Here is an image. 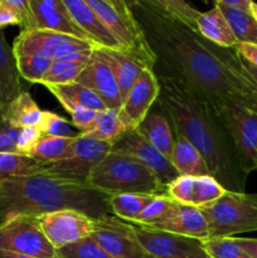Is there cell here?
<instances>
[{
	"mask_svg": "<svg viewBox=\"0 0 257 258\" xmlns=\"http://www.w3.org/2000/svg\"><path fill=\"white\" fill-rule=\"evenodd\" d=\"M2 106H4V105H2V103H0V107H2Z\"/></svg>",
	"mask_w": 257,
	"mask_h": 258,
	"instance_id": "cell-52",
	"label": "cell"
},
{
	"mask_svg": "<svg viewBox=\"0 0 257 258\" xmlns=\"http://www.w3.org/2000/svg\"><path fill=\"white\" fill-rule=\"evenodd\" d=\"M175 201L169 198L168 196H156L153 201L145 207L143 213L138 217L133 224L141 227H150L165 218L166 214L171 211Z\"/></svg>",
	"mask_w": 257,
	"mask_h": 258,
	"instance_id": "cell-36",
	"label": "cell"
},
{
	"mask_svg": "<svg viewBox=\"0 0 257 258\" xmlns=\"http://www.w3.org/2000/svg\"><path fill=\"white\" fill-rule=\"evenodd\" d=\"M197 28L202 37L218 47L234 48L238 44V40L224 18L223 13L216 5L211 10L199 15Z\"/></svg>",
	"mask_w": 257,
	"mask_h": 258,
	"instance_id": "cell-22",
	"label": "cell"
},
{
	"mask_svg": "<svg viewBox=\"0 0 257 258\" xmlns=\"http://www.w3.org/2000/svg\"><path fill=\"white\" fill-rule=\"evenodd\" d=\"M8 25H20V20L8 3L5 0H0V30Z\"/></svg>",
	"mask_w": 257,
	"mask_h": 258,
	"instance_id": "cell-44",
	"label": "cell"
},
{
	"mask_svg": "<svg viewBox=\"0 0 257 258\" xmlns=\"http://www.w3.org/2000/svg\"><path fill=\"white\" fill-rule=\"evenodd\" d=\"M10 118L19 127H38L42 122L43 110H40L30 93L22 92L17 98L7 105Z\"/></svg>",
	"mask_w": 257,
	"mask_h": 258,
	"instance_id": "cell-30",
	"label": "cell"
},
{
	"mask_svg": "<svg viewBox=\"0 0 257 258\" xmlns=\"http://www.w3.org/2000/svg\"><path fill=\"white\" fill-rule=\"evenodd\" d=\"M91 237L112 258H146L133 223L113 214L92 219Z\"/></svg>",
	"mask_w": 257,
	"mask_h": 258,
	"instance_id": "cell-10",
	"label": "cell"
},
{
	"mask_svg": "<svg viewBox=\"0 0 257 258\" xmlns=\"http://www.w3.org/2000/svg\"><path fill=\"white\" fill-rule=\"evenodd\" d=\"M111 149L112 143L92 140L78 134L71 155L57 163L43 165L42 173L52 178L87 185L91 171L111 153Z\"/></svg>",
	"mask_w": 257,
	"mask_h": 258,
	"instance_id": "cell-7",
	"label": "cell"
},
{
	"mask_svg": "<svg viewBox=\"0 0 257 258\" xmlns=\"http://www.w3.org/2000/svg\"><path fill=\"white\" fill-rule=\"evenodd\" d=\"M135 233L139 243L146 254L150 256L156 258H209L201 239L141 226H135Z\"/></svg>",
	"mask_w": 257,
	"mask_h": 258,
	"instance_id": "cell-12",
	"label": "cell"
},
{
	"mask_svg": "<svg viewBox=\"0 0 257 258\" xmlns=\"http://www.w3.org/2000/svg\"><path fill=\"white\" fill-rule=\"evenodd\" d=\"M170 161L179 175L193 176V178L211 175L206 160L201 153L181 136H175Z\"/></svg>",
	"mask_w": 257,
	"mask_h": 258,
	"instance_id": "cell-25",
	"label": "cell"
},
{
	"mask_svg": "<svg viewBox=\"0 0 257 258\" xmlns=\"http://www.w3.org/2000/svg\"><path fill=\"white\" fill-rule=\"evenodd\" d=\"M194 178L193 176L179 175L175 180L166 186V196L173 201L185 206L193 204Z\"/></svg>",
	"mask_w": 257,
	"mask_h": 258,
	"instance_id": "cell-40",
	"label": "cell"
},
{
	"mask_svg": "<svg viewBox=\"0 0 257 258\" xmlns=\"http://www.w3.org/2000/svg\"><path fill=\"white\" fill-rule=\"evenodd\" d=\"M234 242L251 258H257V238H234Z\"/></svg>",
	"mask_w": 257,
	"mask_h": 258,
	"instance_id": "cell-46",
	"label": "cell"
},
{
	"mask_svg": "<svg viewBox=\"0 0 257 258\" xmlns=\"http://www.w3.org/2000/svg\"><path fill=\"white\" fill-rule=\"evenodd\" d=\"M22 92L17 58L13 47L5 39L4 32L0 30V103L9 105Z\"/></svg>",
	"mask_w": 257,
	"mask_h": 258,
	"instance_id": "cell-21",
	"label": "cell"
},
{
	"mask_svg": "<svg viewBox=\"0 0 257 258\" xmlns=\"http://www.w3.org/2000/svg\"><path fill=\"white\" fill-rule=\"evenodd\" d=\"M0 251L38 258H55L57 249L43 233L38 218L17 216L0 224Z\"/></svg>",
	"mask_w": 257,
	"mask_h": 258,
	"instance_id": "cell-9",
	"label": "cell"
},
{
	"mask_svg": "<svg viewBox=\"0 0 257 258\" xmlns=\"http://www.w3.org/2000/svg\"><path fill=\"white\" fill-rule=\"evenodd\" d=\"M45 87L59 101L65 110L73 107V106H82V107L90 108L96 112H101L106 108L105 103L95 92H92L90 88L78 82L67 83V85L45 86Z\"/></svg>",
	"mask_w": 257,
	"mask_h": 258,
	"instance_id": "cell-24",
	"label": "cell"
},
{
	"mask_svg": "<svg viewBox=\"0 0 257 258\" xmlns=\"http://www.w3.org/2000/svg\"><path fill=\"white\" fill-rule=\"evenodd\" d=\"M146 228L169 232V233L190 237L201 241L209 238L208 226L199 208L180 204L178 202L174 203L173 208L166 214L165 218Z\"/></svg>",
	"mask_w": 257,
	"mask_h": 258,
	"instance_id": "cell-18",
	"label": "cell"
},
{
	"mask_svg": "<svg viewBox=\"0 0 257 258\" xmlns=\"http://www.w3.org/2000/svg\"><path fill=\"white\" fill-rule=\"evenodd\" d=\"M111 196L43 173L0 180V224L17 216L38 217L75 209L91 218L111 213Z\"/></svg>",
	"mask_w": 257,
	"mask_h": 258,
	"instance_id": "cell-3",
	"label": "cell"
},
{
	"mask_svg": "<svg viewBox=\"0 0 257 258\" xmlns=\"http://www.w3.org/2000/svg\"><path fill=\"white\" fill-rule=\"evenodd\" d=\"M120 44L121 50L143 68L153 70L156 57L146 40L140 23L125 0H86Z\"/></svg>",
	"mask_w": 257,
	"mask_h": 258,
	"instance_id": "cell-5",
	"label": "cell"
},
{
	"mask_svg": "<svg viewBox=\"0 0 257 258\" xmlns=\"http://www.w3.org/2000/svg\"><path fill=\"white\" fill-rule=\"evenodd\" d=\"M125 133H128V131L121 121L118 110L105 108L97 113L92 128L87 133L80 134V135L83 138L92 139V140L113 143L116 139L120 138Z\"/></svg>",
	"mask_w": 257,
	"mask_h": 258,
	"instance_id": "cell-27",
	"label": "cell"
},
{
	"mask_svg": "<svg viewBox=\"0 0 257 258\" xmlns=\"http://www.w3.org/2000/svg\"><path fill=\"white\" fill-rule=\"evenodd\" d=\"M15 58L20 78H24L30 83L42 85L53 64L52 58L43 55H20Z\"/></svg>",
	"mask_w": 257,
	"mask_h": 258,
	"instance_id": "cell-33",
	"label": "cell"
},
{
	"mask_svg": "<svg viewBox=\"0 0 257 258\" xmlns=\"http://www.w3.org/2000/svg\"><path fill=\"white\" fill-rule=\"evenodd\" d=\"M43 134L38 127H23L17 140V153L22 155H29Z\"/></svg>",
	"mask_w": 257,
	"mask_h": 258,
	"instance_id": "cell-42",
	"label": "cell"
},
{
	"mask_svg": "<svg viewBox=\"0 0 257 258\" xmlns=\"http://www.w3.org/2000/svg\"><path fill=\"white\" fill-rule=\"evenodd\" d=\"M43 165L29 155L0 153V180L42 173Z\"/></svg>",
	"mask_w": 257,
	"mask_h": 258,
	"instance_id": "cell-32",
	"label": "cell"
},
{
	"mask_svg": "<svg viewBox=\"0 0 257 258\" xmlns=\"http://www.w3.org/2000/svg\"><path fill=\"white\" fill-rule=\"evenodd\" d=\"M239 60H241L242 68H243L247 78H248V80L252 82V85L257 88V67L254 64H252L251 62H248L247 59H244L242 55H239Z\"/></svg>",
	"mask_w": 257,
	"mask_h": 258,
	"instance_id": "cell-47",
	"label": "cell"
},
{
	"mask_svg": "<svg viewBox=\"0 0 257 258\" xmlns=\"http://www.w3.org/2000/svg\"><path fill=\"white\" fill-rule=\"evenodd\" d=\"M92 219L75 209H60L38 217L43 233L55 249L90 237Z\"/></svg>",
	"mask_w": 257,
	"mask_h": 258,
	"instance_id": "cell-14",
	"label": "cell"
},
{
	"mask_svg": "<svg viewBox=\"0 0 257 258\" xmlns=\"http://www.w3.org/2000/svg\"><path fill=\"white\" fill-rule=\"evenodd\" d=\"M233 49L239 55H242L244 59H247L257 67V45L248 44V43H238Z\"/></svg>",
	"mask_w": 257,
	"mask_h": 258,
	"instance_id": "cell-45",
	"label": "cell"
},
{
	"mask_svg": "<svg viewBox=\"0 0 257 258\" xmlns=\"http://www.w3.org/2000/svg\"><path fill=\"white\" fill-rule=\"evenodd\" d=\"M203 247L209 258H251L234 242L233 237L207 238Z\"/></svg>",
	"mask_w": 257,
	"mask_h": 258,
	"instance_id": "cell-37",
	"label": "cell"
},
{
	"mask_svg": "<svg viewBox=\"0 0 257 258\" xmlns=\"http://www.w3.org/2000/svg\"><path fill=\"white\" fill-rule=\"evenodd\" d=\"M156 57L154 73L181 81L217 110L234 102L257 112V88L233 48L213 44L185 25L161 17L145 0L128 2Z\"/></svg>",
	"mask_w": 257,
	"mask_h": 258,
	"instance_id": "cell-1",
	"label": "cell"
},
{
	"mask_svg": "<svg viewBox=\"0 0 257 258\" xmlns=\"http://www.w3.org/2000/svg\"><path fill=\"white\" fill-rule=\"evenodd\" d=\"M219 113L233 141L239 166L247 176L257 170V112L238 103L227 102Z\"/></svg>",
	"mask_w": 257,
	"mask_h": 258,
	"instance_id": "cell-8",
	"label": "cell"
},
{
	"mask_svg": "<svg viewBox=\"0 0 257 258\" xmlns=\"http://www.w3.org/2000/svg\"><path fill=\"white\" fill-rule=\"evenodd\" d=\"M58 258H112L92 237H86L75 243L57 249Z\"/></svg>",
	"mask_w": 257,
	"mask_h": 258,
	"instance_id": "cell-35",
	"label": "cell"
},
{
	"mask_svg": "<svg viewBox=\"0 0 257 258\" xmlns=\"http://www.w3.org/2000/svg\"><path fill=\"white\" fill-rule=\"evenodd\" d=\"M87 185L108 196H166V188L148 166L131 156L112 151L91 171Z\"/></svg>",
	"mask_w": 257,
	"mask_h": 258,
	"instance_id": "cell-4",
	"label": "cell"
},
{
	"mask_svg": "<svg viewBox=\"0 0 257 258\" xmlns=\"http://www.w3.org/2000/svg\"><path fill=\"white\" fill-rule=\"evenodd\" d=\"M92 49L97 48L86 40L48 30H22L13 44L15 57L43 55L53 60L73 52Z\"/></svg>",
	"mask_w": 257,
	"mask_h": 258,
	"instance_id": "cell-11",
	"label": "cell"
},
{
	"mask_svg": "<svg viewBox=\"0 0 257 258\" xmlns=\"http://www.w3.org/2000/svg\"><path fill=\"white\" fill-rule=\"evenodd\" d=\"M39 130L44 136H55V138H75L76 136L73 135L68 121L50 111H43Z\"/></svg>",
	"mask_w": 257,
	"mask_h": 258,
	"instance_id": "cell-39",
	"label": "cell"
},
{
	"mask_svg": "<svg viewBox=\"0 0 257 258\" xmlns=\"http://www.w3.org/2000/svg\"><path fill=\"white\" fill-rule=\"evenodd\" d=\"M70 14L77 23L78 27L85 32L90 42L96 48L102 49H120L117 40L103 24L98 15L87 5L86 0H63Z\"/></svg>",
	"mask_w": 257,
	"mask_h": 258,
	"instance_id": "cell-19",
	"label": "cell"
},
{
	"mask_svg": "<svg viewBox=\"0 0 257 258\" xmlns=\"http://www.w3.org/2000/svg\"><path fill=\"white\" fill-rule=\"evenodd\" d=\"M199 211L206 218L209 238L257 232V194L226 191Z\"/></svg>",
	"mask_w": 257,
	"mask_h": 258,
	"instance_id": "cell-6",
	"label": "cell"
},
{
	"mask_svg": "<svg viewBox=\"0 0 257 258\" xmlns=\"http://www.w3.org/2000/svg\"><path fill=\"white\" fill-rule=\"evenodd\" d=\"M76 136L75 138H55V136L43 135L37 145L30 151L29 156L35 159L42 165L63 160L72 153Z\"/></svg>",
	"mask_w": 257,
	"mask_h": 258,
	"instance_id": "cell-28",
	"label": "cell"
},
{
	"mask_svg": "<svg viewBox=\"0 0 257 258\" xmlns=\"http://www.w3.org/2000/svg\"><path fill=\"white\" fill-rule=\"evenodd\" d=\"M66 111L71 115L72 123L80 130V134H85L92 128L98 113L96 111L90 110V108L82 107V106H73Z\"/></svg>",
	"mask_w": 257,
	"mask_h": 258,
	"instance_id": "cell-41",
	"label": "cell"
},
{
	"mask_svg": "<svg viewBox=\"0 0 257 258\" xmlns=\"http://www.w3.org/2000/svg\"><path fill=\"white\" fill-rule=\"evenodd\" d=\"M155 196L146 194H116L111 196V213L122 221L134 223Z\"/></svg>",
	"mask_w": 257,
	"mask_h": 258,
	"instance_id": "cell-31",
	"label": "cell"
},
{
	"mask_svg": "<svg viewBox=\"0 0 257 258\" xmlns=\"http://www.w3.org/2000/svg\"><path fill=\"white\" fill-rule=\"evenodd\" d=\"M76 82L86 86L95 92L105 103L106 108L120 110L122 106L123 100L117 81L97 49L93 50L92 55Z\"/></svg>",
	"mask_w": 257,
	"mask_h": 258,
	"instance_id": "cell-17",
	"label": "cell"
},
{
	"mask_svg": "<svg viewBox=\"0 0 257 258\" xmlns=\"http://www.w3.org/2000/svg\"><path fill=\"white\" fill-rule=\"evenodd\" d=\"M159 93H160V85L154 71L148 68L143 70L118 110L121 121L127 131L138 128L154 103H156Z\"/></svg>",
	"mask_w": 257,
	"mask_h": 258,
	"instance_id": "cell-15",
	"label": "cell"
},
{
	"mask_svg": "<svg viewBox=\"0 0 257 258\" xmlns=\"http://www.w3.org/2000/svg\"><path fill=\"white\" fill-rule=\"evenodd\" d=\"M136 131L143 135L154 148L158 149L165 158L170 160L174 143H175V136L171 130L168 117L160 108V106L158 105L156 108L151 107L145 118L138 126Z\"/></svg>",
	"mask_w": 257,
	"mask_h": 258,
	"instance_id": "cell-20",
	"label": "cell"
},
{
	"mask_svg": "<svg viewBox=\"0 0 257 258\" xmlns=\"http://www.w3.org/2000/svg\"><path fill=\"white\" fill-rule=\"evenodd\" d=\"M111 151L131 156L148 166L165 188L179 176L171 161L136 130L128 131L116 139L112 143Z\"/></svg>",
	"mask_w": 257,
	"mask_h": 258,
	"instance_id": "cell-13",
	"label": "cell"
},
{
	"mask_svg": "<svg viewBox=\"0 0 257 258\" xmlns=\"http://www.w3.org/2000/svg\"><path fill=\"white\" fill-rule=\"evenodd\" d=\"M251 15L254 18V20L257 22V3L252 2L251 4Z\"/></svg>",
	"mask_w": 257,
	"mask_h": 258,
	"instance_id": "cell-50",
	"label": "cell"
},
{
	"mask_svg": "<svg viewBox=\"0 0 257 258\" xmlns=\"http://www.w3.org/2000/svg\"><path fill=\"white\" fill-rule=\"evenodd\" d=\"M10 8L15 12L20 20L22 30H29L32 23V12H30L29 0H5Z\"/></svg>",
	"mask_w": 257,
	"mask_h": 258,
	"instance_id": "cell-43",
	"label": "cell"
},
{
	"mask_svg": "<svg viewBox=\"0 0 257 258\" xmlns=\"http://www.w3.org/2000/svg\"><path fill=\"white\" fill-rule=\"evenodd\" d=\"M145 2L151 9L170 22L198 30L197 20L202 13L189 3L184 0H145Z\"/></svg>",
	"mask_w": 257,
	"mask_h": 258,
	"instance_id": "cell-26",
	"label": "cell"
},
{
	"mask_svg": "<svg viewBox=\"0 0 257 258\" xmlns=\"http://www.w3.org/2000/svg\"><path fill=\"white\" fill-rule=\"evenodd\" d=\"M97 52L100 53L102 59L107 63L108 67L112 71L113 76H115L116 81L118 83V87H120L122 100H125L128 91L131 90L134 83L136 82L140 73L146 68L141 67L138 62H135L133 58L128 57L126 53H123L120 49L97 48Z\"/></svg>",
	"mask_w": 257,
	"mask_h": 258,
	"instance_id": "cell-23",
	"label": "cell"
},
{
	"mask_svg": "<svg viewBox=\"0 0 257 258\" xmlns=\"http://www.w3.org/2000/svg\"><path fill=\"white\" fill-rule=\"evenodd\" d=\"M226 191V189L212 175L196 176L194 178V194L191 206L197 207V208L208 206V204L218 201Z\"/></svg>",
	"mask_w": 257,
	"mask_h": 258,
	"instance_id": "cell-34",
	"label": "cell"
},
{
	"mask_svg": "<svg viewBox=\"0 0 257 258\" xmlns=\"http://www.w3.org/2000/svg\"><path fill=\"white\" fill-rule=\"evenodd\" d=\"M226 7L231 9L239 10L243 13H251V0H221Z\"/></svg>",
	"mask_w": 257,
	"mask_h": 258,
	"instance_id": "cell-48",
	"label": "cell"
},
{
	"mask_svg": "<svg viewBox=\"0 0 257 258\" xmlns=\"http://www.w3.org/2000/svg\"><path fill=\"white\" fill-rule=\"evenodd\" d=\"M214 5L218 7L223 13L224 18L233 30L238 43H248V44L257 45V22L252 17L251 13L231 9V8L226 7L221 0H217Z\"/></svg>",
	"mask_w": 257,
	"mask_h": 258,
	"instance_id": "cell-29",
	"label": "cell"
},
{
	"mask_svg": "<svg viewBox=\"0 0 257 258\" xmlns=\"http://www.w3.org/2000/svg\"><path fill=\"white\" fill-rule=\"evenodd\" d=\"M29 5L32 12L29 30L60 33L91 43L85 32L70 14L63 0H29Z\"/></svg>",
	"mask_w": 257,
	"mask_h": 258,
	"instance_id": "cell-16",
	"label": "cell"
},
{
	"mask_svg": "<svg viewBox=\"0 0 257 258\" xmlns=\"http://www.w3.org/2000/svg\"><path fill=\"white\" fill-rule=\"evenodd\" d=\"M0 258H38V257L24 256V254H18V253H13V252L0 251ZM55 258H58V257H55Z\"/></svg>",
	"mask_w": 257,
	"mask_h": 258,
	"instance_id": "cell-49",
	"label": "cell"
},
{
	"mask_svg": "<svg viewBox=\"0 0 257 258\" xmlns=\"http://www.w3.org/2000/svg\"><path fill=\"white\" fill-rule=\"evenodd\" d=\"M22 127L10 118L7 105L0 107V153H17V140Z\"/></svg>",
	"mask_w": 257,
	"mask_h": 258,
	"instance_id": "cell-38",
	"label": "cell"
},
{
	"mask_svg": "<svg viewBox=\"0 0 257 258\" xmlns=\"http://www.w3.org/2000/svg\"><path fill=\"white\" fill-rule=\"evenodd\" d=\"M146 258H156V257H154V256H150V254H148V256H146Z\"/></svg>",
	"mask_w": 257,
	"mask_h": 258,
	"instance_id": "cell-51",
	"label": "cell"
},
{
	"mask_svg": "<svg viewBox=\"0 0 257 258\" xmlns=\"http://www.w3.org/2000/svg\"><path fill=\"white\" fill-rule=\"evenodd\" d=\"M160 85L156 101L168 117L174 136H181L201 153L209 174L227 191L244 189L233 141L219 111L207 98L175 78L155 75Z\"/></svg>",
	"mask_w": 257,
	"mask_h": 258,
	"instance_id": "cell-2",
	"label": "cell"
}]
</instances>
